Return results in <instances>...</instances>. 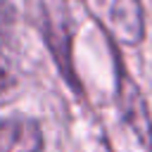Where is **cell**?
Wrapping results in <instances>:
<instances>
[{"instance_id": "cell-1", "label": "cell", "mask_w": 152, "mask_h": 152, "mask_svg": "<svg viewBox=\"0 0 152 152\" xmlns=\"http://www.w3.org/2000/svg\"><path fill=\"white\" fill-rule=\"evenodd\" d=\"M40 126L28 116L0 119V152H40Z\"/></svg>"}, {"instance_id": "cell-2", "label": "cell", "mask_w": 152, "mask_h": 152, "mask_svg": "<svg viewBox=\"0 0 152 152\" xmlns=\"http://www.w3.org/2000/svg\"><path fill=\"white\" fill-rule=\"evenodd\" d=\"M121 83V107H124V114L128 119V124L133 126V131L140 135V140L150 147L152 145V138H150V119L145 114V104H142V97L138 93V88L126 78V74H121L119 78Z\"/></svg>"}, {"instance_id": "cell-3", "label": "cell", "mask_w": 152, "mask_h": 152, "mask_svg": "<svg viewBox=\"0 0 152 152\" xmlns=\"http://www.w3.org/2000/svg\"><path fill=\"white\" fill-rule=\"evenodd\" d=\"M112 26L121 40L138 43L142 38V12L138 0H116L112 7Z\"/></svg>"}, {"instance_id": "cell-4", "label": "cell", "mask_w": 152, "mask_h": 152, "mask_svg": "<svg viewBox=\"0 0 152 152\" xmlns=\"http://www.w3.org/2000/svg\"><path fill=\"white\" fill-rule=\"evenodd\" d=\"M17 83H19V76L10 62L7 55H0V104L10 102L17 93Z\"/></svg>"}, {"instance_id": "cell-5", "label": "cell", "mask_w": 152, "mask_h": 152, "mask_svg": "<svg viewBox=\"0 0 152 152\" xmlns=\"http://www.w3.org/2000/svg\"><path fill=\"white\" fill-rule=\"evenodd\" d=\"M14 10L7 2H0V50L7 48V38H12V19Z\"/></svg>"}]
</instances>
